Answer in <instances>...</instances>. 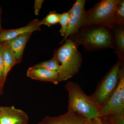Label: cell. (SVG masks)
Returning <instances> with one entry per match:
<instances>
[{"mask_svg": "<svg viewBox=\"0 0 124 124\" xmlns=\"http://www.w3.org/2000/svg\"><path fill=\"white\" fill-rule=\"evenodd\" d=\"M78 47L74 42L68 38L62 46L54 51V56L60 68L58 83L71 79L79 72L81 67L82 58Z\"/></svg>", "mask_w": 124, "mask_h": 124, "instance_id": "7a4b0ae2", "label": "cell"}, {"mask_svg": "<svg viewBox=\"0 0 124 124\" xmlns=\"http://www.w3.org/2000/svg\"><path fill=\"white\" fill-rule=\"evenodd\" d=\"M44 0H35L34 5V13L36 15H39L40 9L42 7V4Z\"/></svg>", "mask_w": 124, "mask_h": 124, "instance_id": "44dd1931", "label": "cell"}, {"mask_svg": "<svg viewBox=\"0 0 124 124\" xmlns=\"http://www.w3.org/2000/svg\"><path fill=\"white\" fill-rule=\"evenodd\" d=\"M103 116L112 124H124V113H113Z\"/></svg>", "mask_w": 124, "mask_h": 124, "instance_id": "d6986e66", "label": "cell"}, {"mask_svg": "<svg viewBox=\"0 0 124 124\" xmlns=\"http://www.w3.org/2000/svg\"><path fill=\"white\" fill-rule=\"evenodd\" d=\"M33 67L44 68L55 72L59 74L60 73V68L58 61L54 57L49 60H46L35 64Z\"/></svg>", "mask_w": 124, "mask_h": 124, "instance_id": "9a60e30c", "label": "cell"}, {"mask_svg": "<svg viewBox=\"0 0 124 124\" xmlns=\"http://www.w3.org/2000/svg\"><path fill=\"white\" fill-rule=\"evenodd\" d=\"M3 45L0 44V86L4 87L6 80L4 76V65L3 59Z\"/></svg>", "mask_w": 124, "mask_h": 124, "instance_id": "ffe728a7", "label": "cell"}, {"mask_svg": "<svg viewBox=\"0 0 124 124\" xmlns=\"http://www.w3.org/2000/svg\"><path fill=\"white\" fill-rule=\"evenodd\" d=\"M70 14L69 11L60 14L59 23L61 25L60 32L61 36L64 37L66 34L69 24Z\"/></svg>", "mask_w": 124, "mask_h": 124, "instance_id": "ac0fdd59", "label": "cell"}, {"mask_svg": "<svg viewBox=\"0 0 124 124\" xmlns=\"http://www.w3.org/2000/svg\"><path fill=\"white\" fill-rule=\"evenodd\" d=\"M85 2V0H77L68 11L70 14L69 24L66 34L59 44H62L70 36L76 33L81 28L86 26Z\"/></svg>", "mask_w": 124, "mask_h": 124, "instance_id": "8992f818", "label": "cell"}, {"mask_svg": "<svg viewBox=\"0 0 124 124\" xmlns=\"http://www.w3.org/2000/svg\"><path fill=\"white\" fill-rule=\"evenodd\" d=\"M115 23L124 26V0H119L115 16Z\"/></svg>", "mask_w": 124, "mask_h": 124, "instance_id": "e0dca14e", "label": "cell"}, {"mask_svg": "<svg viewBox=\"0 0 124 124\" xmlns=\"http://www.w3.org/2000/svg\"><path fill=\"white\" fill-rule=\"evenodd\" d=\"M85 124H102L100 118H96L93 119L87 120Z\"/></svg>", "mask_w": 124, "mask_h": 124, "instance_id": "7402d4cb", "label": "cell"}, {"mask_svg": "<svg viewBox=\"0 0 124 124\" xmlns=\"http://www.w3.org/2000/svg\"><path fill=\"white\" fill-rule=\"evenodd\" d=\"M122 62H124L118 59L99 81L94 93L89 95L100 110L110 99L117 88L119 81V70Z\"/></svg>", "mask_w": 124, "mask_h": 124, "instance_id": "277c9868", "label": "cell"}, {"mask_svg": "<svg viewBox=\"0 0 124 124\" xmlns=\"http://www.w3.org/2000/svg\"></svg>", "mask_w": 124, "mask_h": 124, "instance_id": "484cf974", "label": "cell"}, {"mask_svg": "<svg viewBox=\"0 0 124 124\" xmlns=\"http://www.w3.org/2000/svg\"><path fill=\"white\" fill-rule=\"evenodd\" d=\"M40 20L36 19L29 22L26 26L17 29H6L2 28L0 31V44L24 33L40 31Z\"/></svg>", "mask_w": 124, "mask_h": 124, "instance_id": "ba28073f", "label": "cell"}, {"mask_svg": "<svg viewBox=\"0 0 124 124\" xmlns=\"http://www.w3.org/2000/svg\"><path fill=\"white\" fill-rule=\"evenodd\" d=\"M2 12V9L1 8V7L0 6V31L2 29V27L1 26V13Z\"/></svg>", "mask_w": 124, "mask_h": 124, "instance_id": "cb8c5ba5", "label": "cell"}, {"mask_svg": "<svg viewBox=\"0 0 124 124\" xmlns=\"http://www.w3.org/2000/svg\"><path fill=\"white\" fill-rule=\"evenodd\" d=\"M111 28L114 49L119 60L124 62V26L115 23Z\"/></svg>", "mask_w": 124, "mask_h": 124, "instance_id": "4fadbf2b", "label": "cell"}, {"mask_svg": "<svg viewBox=\"0 0 124 124\" xmlns=\"http://www.w3.org/2000/svg\"><path fill=\"white\" fill-rule=\"evenodd\" d=\"M3 45V59L4 65V76L6 80L11 68L18 64L17 62L8 46L5 43Z\"/></svg>", "mask_w": 124, "mask_h": 124, "instance_id": "5bb4252c", "label": "cell"}, {"mask_svg": "<svg viewBox=\"0 0 124 124\" xmlns=\"http://www.w3.org/2000/svg\"><path fill=\"white\" fill-rule=\"evenodd\" d=\"M32 34V32L24 33L12 39L3 42L10 49L18 64L20 63L22 60L24 48Z\"/></svg>", "mask_w": 124, "mask_h": 124, "instance_id": "30bf717a", "label": "cell"}, {"mask_svg": "<svg viewBox=\"0 0 124 124\" xmlns=\"http://www.w3.org/2000/svg\"><path fill=\"white\" fill-rule=\"evenodd\" d=\"M65 88L69 97L68 111L79 113L87 120L100 118V108L89 95L85 94L79 85L69 81Z\"/></svg>", "mask_w": 124, "mask_h": 124, "instance_id": "3957f363", "label": "cell"}, {"mask_svg": "<svg viewBox=\"0 0 124 124\" xmlns=\"http://www.w3.org/2000/svg\"><path fill=\"white\" fill-rule=\"evenodd\" d=\"M27 76L32 79L58 84V74L40 68L30 67L27 71Z\"/></svg>", "mask_w": 124, "mask_h": 124, "instance_id": "7c38bea8", "label": "cell"}, {"mask_svg": "<svg viewBox=\"0 0 124 124\" xmlns=\"http://www.w3.org/2000/svg\"><path fill=\"white\" fill-rule=\"evenodd\" d=\"M102 124H112L104 116L100 118Z\"/></svg>", "mask_w": 124, "mask_h": 124, "instance_id": "603a6c76", "label": "cell"}, {"mask_svg": "<svg viewBox=\"0 0 124 124\" xmlns=\"http://www.w3.org/2000/svg\"><path fill=\"white\" fill-rule=\"evenodd\" d=\"M86 120L79 113L67 111L58 116H46L37 124H85Z\"/></svg>", "mask_w": 124, "mask_h": 124, "instance_id": "9c48e42d", "label": "cell"}, {"mask_svg": "<svg viewBox=\"0 0 124 124\" xmlns=\"http://www.w3.org/2000/svg\"><path fill=\"white\" fill-rule=\"evenodd\" d=\"M3 88L4 87L0 86V96L3 93Z\"/></svg>", "mask_w": 124, "mask_h": 124, "instance_id": "d4e9b609", "label": "cell"}, {"mask_svg": "<svg viewBox=\"0 0 124 124\" xmlns=\"http://www.w3.org/2000/svg\"><path fill=\"white\" fill-rule=\"evenodd\" d=\"M60 14L58 13L55 11H50L45 17L42 20H40V25H46L50 27L59 23Z\"/></svg>", "mask_w": 124, "mask_h": 124, "instance_id": "2e32d148", "label": "cell"}, {"mask_svg": "<svg viewBox=\"0 0 124 124\" xmlns=\"http://www.w3.org/2000/svg\"><path fill=\"white\" fill-rule=\"evenodd\" d=\"M68 38L88 51L114 49L111 28L105 26L86 25Z\"/></svg>", "mask_w": 124, "mask_h": 124, "instance_id": "6da1fadb", "label": "cell"}, {"mask_svg": "<svg viewBox=\"0 0 124 124\" xmlns=\"http://www.w3.org/2000/svg\"><path fill=\"white\" fill-rule=\"evenodd\" d=\"M28 120L26 112L13 106L0 107V124H28Z\"/></svg>", "mask_w": 124, "mask_h": 124, "instance_id": "52a82bcc", "label": "cell"}, {"mask_svg": "<svg viewBox=\"0 0 124 124\" xmlns=\"http://www.w3.org/2000/svg\"><path fill=\"white\" fill-rule=\"evenodd\" d=\"M113 113H124V102L119 85L110 99L100 110V117Z\"/></svg>", "mask_w": 124, "mask_h": 124, "instance_id": "8fae6325", "label": "cell"}, {"mask_svg": "<svg viewBox=\"0 0 124 124\" xmlns=\"http://www.w3.org/2000/svg\"><path fill=\"white\" fill-rule=\"evenodd\" d=\"M119 0H102L86 12V25H101L111 28Z\"/></svg>", "mask_w": 124, "mask_h": 124, "instance_id": "5b68a950", "label": "cell"}]
</instances>
